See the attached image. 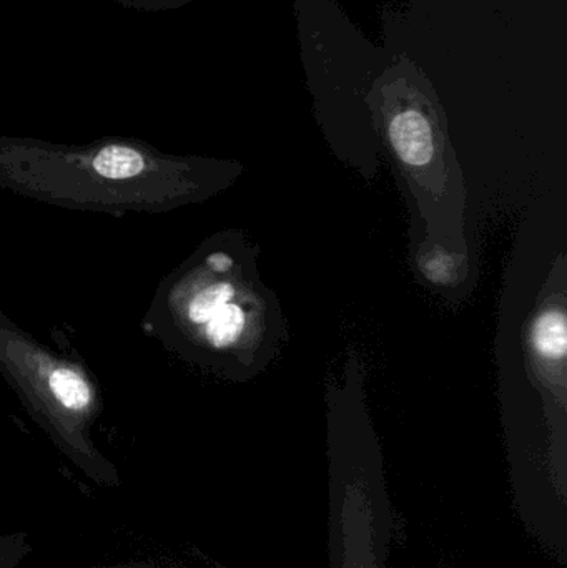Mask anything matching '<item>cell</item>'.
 I'll list each match as a JSON object with an SVG mask.
<instances>
[{
	"instance_id": "6",
	"label": "cell",
	"mask_w": 567,
	"mask_h": 568,
	"mask_svg": "<svg viewBox=\"0 0 567 568\" xmlns=\"http://www.w3.org/2000/svg\"><path fill=\"white\" fill-rule=\"evenodd\" d=\"M50 387L57 399L69 409H82L89 404L90 393L82 377L69 369H59L50 377Z\"/></svg>"
},
{
	"instance_id": "1",
	"label": "cell",
	"mask_w": 567,
	"mask_h": 568,
	"mask_svg": "<svg viewBox=\"0 0 567 568\" xmlns=\"http://www.w3.org/2000/svg\"><path fill=\"white\" fill-rule=\"evenodd\" d=\"M326 406L330 568H388L392 504L362 367L345 366Z\"/></svg>"
},
{
	"instance_id": "3",
	"label": "cell",
	"mask_w": 567,
	"mask_h": 568,
	"mask_svg": "<svg viewBox=\"0 0 567 568\" xmlns=\"http://www.w3.org/2000/svg\"><path fill=\"white\" fill-rule=\"evenodd\" d=\"M529 376L541 393L553 454L567 467V266L559 255L539 294L526 334Z\"/></svg>"
},
{
	"instance_id": "4",
	"label": "cell",
	"mask_w": 567,
	"mask_h": 568,
	"mask_svg": "<svg viewBox=\"0 0 567 568\" xmlns=\"http://www.w3.org/2000/svg\"><path fill=\"white\" fill-rule=\"evenodd\" d=\"M412 256L419 282L433 287L446 300H463L472 293V258L438 245L425 235H412Z\"/></svg>"
},
{
	"instance_id": "5",
	"label": "cell",
	"mask_w": 567,
	"mask_h": 568,
	"mask_svg": "<svg viewBox=\"0 0 567 568\" xmlns=\"http://www.w3.org/2000/svg\"><path fill=\"white\" fill-rule=\"evenodd\" d=\"M93 166L105 179L125 180L142 172L143 159L135 150L112 145L107 146L95 156Z\"/></svg>"
},
{
	"instance_id": "2",
	"label": "cell",
	"mask_w": 567,
	"mask_h": 568,
	"mask_svg": "<svg viewBox=\"0 0 567 568\" xmlns=\"http://www.w3.org/2000/svg\"><path fill=\"white\" fill-rule=\"evenodd\" d=\"M373 116L418 210L422 230L412 235L469 255L465 176L436 103L419 90L389 87L373 102Z\"/></svg>"
}]
</instances>
